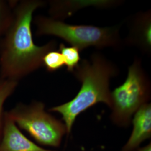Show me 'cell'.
I'll return each mask as SVG.
<instances>
[{
	"label": "cell",
	"instance_id": "obj_1",
	"mask_svg": "<svg viewBox=\"0 0 151 151\" xmlns=\"http://www.w3.org/2000/svg\"><path fill=\"white\" fill-rule=\"evenodd\" d=\"M47 2L22 0L14 6L11 24L0 40V78L19 82L43 67L44 55L57 49L55 40L39 46L32 38L33 14Z\"/></svg>",
	"mask_w": 151,
	"mask_h": 151
},
{
	"label": "cell",
	"instance_id": "obj_2",
	"mask_svg": "<svg viewBox=\"0 0 151 151\" xmlns=\"http://www.w3.org/2000/svg\"><path fill=\"white\" fill-rule=\"evenodd\" d=\"M119 68L113 62L99 52L88 59L81 60L72 74L81 84L75 97L67 103L50 108L49 111L62 115L67 134L71 133L77 117L98 103L110 108V80L119 74Z\"/></svg>",
	"mask_w": 151,
	"mask_h": 151
},
{
	"label": "cell",
	"instance_id": "obj_3",
	"mask_svg": "<svg viewBox=\"0 0 151 151\" xmlns=\"http://www.w3.org/2000/svg\"><path fill=\"white\" fill-rule=\"evenodd\" d=\"M38 36L53 35L64 40L72 47L82 51L89 47L97 49L124 47L120 37L121 25L98 27L87 25H72L50 17L36 16L34 20Z\"/></svg>",
	"mask_w": 151,
	"mask_h": 151
},
{
	"label": "cell",
	"instance_id": "obj_4",
	"mask_svg": "<svg viewBox=\"0 0 151 151\" xmlns=\"http://www.w3.org/2000/svg\"><path fill=\"white\" fill-rule=\"evenodd\" d=\"M151 97V80L142 60L135 57L125 81L111 92V120L118 127H128L134 114L149 103Z\"/></svg>",
	"mask_w": 151,
	"mask_h": 151
},
{
	"label": "cell",
	"instance_id": "obj_5",
	"mask_svg": "<svg viewBox=\"0 0 151 151\" xmlns=\"http://www.w3.org/2000/svg\"><path fill=\"white\" fill-rule=\"evenodd\" d=\"M6 113L19 128L26 131L41 145L58 147L67 134L63 121L48 113L41 101L18 103Z\"/></svg>",
	"mask_w": 151,
	"mask_h": 151
},
{
	"label": "cell",
	"instance_id": "obj_6",
	"mask_svg": "<svg viewBox=\"0 0 151 151\" xmlns=\"http://www.w3.org/2000/svg\"><path fill=\"white\" fill-rule=\"evenodd\" d=\"M129 32L124 45L135 47L144 54H151V11H141L128 20Z\"/></svg>",
	"mask_w": 151,
	"mask_h": 151
},
{
	"label": "cell",
	"instance_id": "obj_7",
	"mask_svg": "<svg viewBox=\"0 0 151 151\" xmlns=\"http://www.w3.org/2000/svg\"><path fill=\"white\" fill-rule=\"evenodd\" d=\"M0 151H54L38 146L24 135L15 123L5 113Z\"/></svg>",
	"mask_w": 151,
	"mask_h": 151
},
{
	"label": "cell",
	"instance_id": "obj_8",
	"mask_svg": "<svg viewBox=\"0 0 151 151\" xmlns=\"http://www.w3.org/2000/svg\"><path fill=\"white\" fill-rule=\"evenodd\" d=\"M133 130L129 138L121 151H133L139 147L145 140L151 137V104L143 105L134 114L132 120Z\"/></svg>",
	"mask_w": 151,
	"mask_h": 151
},
{
	"label": "cell",
	"instance_id": "obj_9",
	"mask_svg": "<svg viewBox=\"0 0 151 151\" xmlns=\"http://www.w3.org/2000/svg\"><path fill=\"white\" fill-rule=\"evenodd\" d=\"M49 13L50 17L60 21L73 15L76 11L83 7L89 6H95L99 7H109L117 5L118 1H50Z\"/></svg>",
	"mask_w": 151,
	"mask_h": 151
},
{
	"label": "cell",
	"instance_id": "obj_10",
	"mask_svg": "<svg viewBox=\"0 0 151 151\" xmlns=\"http://www.w3.org/2000/svg\"><path fill=\"white\" fill-rule=\"evenodd\" d=\"M19 82L0 78V140L2 137L5 113L4 105L7 99L15 91Z\"/></svg>",
	"mask_w": 151,
	"mask_h": 151
},
{
	"label": "cell",
	"instance_id": "obj_11",
	"mask_svg": "<svg viewBox=\"0 0 151 151\" xmlns=\"http://www.w3.org/2000/svg\"><path fill=\"white\" fill-rule=\"evenodd\" d=\"M17 1L0 0V40L11 24L13 9Z\"/></svg>",
	"mask_w": 151,
	"mask_h": 151
},
{
	"label": "cell",
	"instance_id": "obj_12",
	"mask_svg": "<svg viewBox=\"0 0 151 151\" xmlns=\"http://www.w3.org/2000/svg\"><path fill=\"white\" fill-rule=\"evenodd\" d=\"M58 51L63 57L67 70L72 73L81 60L80 51L75 47H67L63 43L60 44Z\"/></svg>",
	"mask_w": 151,
	"mask_h": 151
},
{
	"label": "cell",
	"instance_id": "obj_13",
	"mask_svg": "<svg viewBox=\"0 0 151 151\" xmlns=\"http://www.w3.org/2000/svg\"><path fill=\"white\" fill-rule=\"evenodd\" d=\"M43 66L49 72L59 70L64 65V60L58 50H54L49 52L43 58Z\"/></svg>",
	"mask_w": 151,
	"mask_h": 151
},
{
	"label": "cell",
	"instance_id": "obj_14",
	"mask_svg": "<svg viewBox=\"0 0 151 151\" xmlns=\"http://www.w3.org/2000/svg\"><path fill=\"white\" fill-rule=\"evenodd\" d=\"M133 151H151V143L148 144L147 146L142 148H138L135 150Z\"/></svg>",
	"mask_w": 151,
	"mask_h": 151
}]
</instances>
